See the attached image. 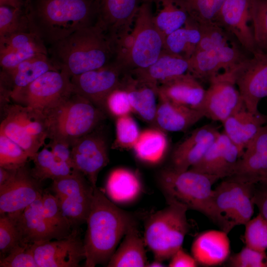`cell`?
I'll return each mask as SVG.
<instances>
[{
	"instance_id": "6da1fadb",
	"label": "cell",
	"mask_w": 267,
	"mask_h": 267,
	"mask_svg": "<svg viewBox=\"0 0 267 267\" xmlns=\"http://www.w3.org/2000/svg\"><path fill=\"white\" fill-rule=\"evenodd\" d=\"M83 241L85 267L107 265L121 238L136 223L131 214L120 209L95 187Z\"/></svg>"
},
{
	"instance_id": "7a4b0ae2",
	"label": "cell",
	"mask_w": 267,
	"mask_h": 267,
	"mask_svg": "<svg viewBox=\"0 0 267 267\" xmlns=\"http://www.w3.org/2000/svg\"><path fill=\"white\" fill-rule=\"evenodd\" d=\"M25 10L31 31L50 45L96 20L94 0H28Z\"/></svg>"
},
{
	"instance_id": "3957f363",
	"label": "cell",
	"mask_w": 267,
	"mask_h": 267,
	"mask_svg": "<svg viewBox=\"0 0 267 267\" xmlns=\"http://www.w3.org/2000/svg\"><path fill=\"white\" fill-rule=\"evenodd\" d=\"M51 60L70 78L100 68L115 56V44L96 23L51 45Z\"/></svg>"
},
{
	"instance_id": "277c9868",
	"label": "cell",
	"mask_w": 267,
	"mask_h": 267,
	"mask_svg": "<svg viewBox=\"0 0 267 267\" xmlns=\"http://www.w3.org/2000/svg\"><path fill=\"white\" fill-rule=\"evenodd\" d=\"M153 16L151 1L143 0L131 32L115 46L114 60L127 72L150 66L163 49L165 39L156 27Z\"/></svg>"
},
{
	"instance_id": "5b68a950",
	"label": "cell",
	"mask_w": 267,
	"mask_h": 267,
	"mask_svg": "<svg viewBox=\"0 0 267 267\" xmlns=\"http://www.w3.org/2000/svg\"><path fill=\"white\" fill-rule=\"evenodd\" d=\"M48 138L69 144L92 132L105 118L104 112L84 97L73 92L54 106L43 111Z\"/></svg>"
},
{
	"instance_id": "8992f818",
	"label": "cell",
	"mask_w": 267,
	"mask_h": 267,
	"mask_svg": "<svg viewBox=\"0 0 267 267\" xmlns=\"http://www.w3.org/2000/svg\"><path fill=\"white\" fill-rule=\"evenodd\" d=\"M217 177L188 169L180 171L172 168L163 170L159 181L168 202L181 204L198 211L209 220L212 216L213 184Z\"/></svg>"
},
{
	"instance_id": "52a82bcc",
	"label": "cell",
	"mask_w": 267,
	"mask_h": 267,
	"mask_svg": "<svg viewBox=\"0 0 267 267\" xmlns=\"http://www.w3.org/2000/svg\"><path fill=\"white\" fill-rule=\"evenodd\" d=\"M168 202L166 207L149 216L144 226L145 244L154 259L162 262L170 259L182 247L189 229L188 208L177 202Z\"/></svg>"
},
{
	"instance_id": "ba28073f",
	"label": "cell",
	"mask_w": 267,
	"mask_h": 267,
	"mask_svg": "<svg viewBox=\"0 0 267 267\" xmlns=\"http://www.w3.org/2000/svg\"><path fill=\"white\" fill-rule=\"evenodd\" d=\"M222 179L214 189L211 221L228 234L252 218L255 184L231 177Z\"/></svg>"
},
{
	"instance_id": "9c48e42d",
	"label": "cell",
	"mask_w": 267,
	"mask_h": 267,
	"mask_svg": "<svg viewBox=\"0 0 267 267\" xmlns=\"http://www.w3.org/2000/svg\"><path fill=\"white\" fill-rule=\"evenodd\" d=\"M0 133L19 145L31 159L48 138L46 118L40 110L14 103L6 107Z\"/></svg>"
},
{
	"instance_id": "30bf717a",
	"label": "cell",
	"mask_w": 267,
	"mask_h": 267,
	"mask_svg": "<svg viewBox=\"0 0 267 267\" xmlns=\"http://www.w3.org/2000/svg\"><path fill=\"white\" fill-rule=\"evenodd\" d=\"M52 188L61 209L72 227L86 222L93 196V187L81 172L53 180Z\"/></svg>"
},
{
	"instance_id": "8fae6325",
	"label": "cell",
	"mask_w": 267,
	"mask_h": 267,
	"mask_svg": "<svg viewBox=\"0 0 267 267\" xmlns=\"http://www.w3.org/2000/svg\"><path fill=\"white\" fill-rule=\"evenodd\" d=\"M73 92L71 78L66 73L60 70H50L10 98L15 103L44 111Z\"/></svg>"
},
{
	"instance_id": "7c38bea8",
	"label": "cell",
	"mask_w": 267,
	"mask_h": 267,
	"mask_svg": "<svg viewBox=\"0 0 267 267\" xmlns=\"http://www.w3.org/2000/svg\"><path fill=\"white\" fill-rule=\"evenodd\" d=\"M127 72L113 60L100 68L72 77L73 91L104 112L106 99L113 90L122 87Z\"/></svg>"
},
{
	"instance_id": "4fadbf2b",
	"label": "cell",
	"mask_w": 267,
	"mask_h": 267,
	"mask_svg": "<svg viewBox=\"0 0 267 267\" xmlns=\"http://www.w3.org/2000/svg\"><path fill=\"white\" fill-rule=\"evenodd\" d=\"M232 74L246 108L259 112L260 100L267 97V53L258 51L239 63Z\"/></svg>"
},
{
	"instance_id": "5bb4252c",
	"label": "cell",
	"mask_w": 267,
	"mask_h": 267,
	"mask_svg": "<svg viewBox=\"0 0 267 267\" xmlns=\"http://www.w3.org/2000/svg\"><path fill=\"white\" fill-rule=\"evenodd\" d=\"M202 110L205 117L222 123L228 117L245 107L236 88L232 70L218 73L209 80Z\"/></svg>"
},
{
	"instance_id": "9a60e30c",
	"label": "cell",
	"mask_w": 267,
	"mask_h": 267,
	"mask_svg": "<svg viewBox=\"0 0 267 267\" xmlns=\"http://www.w3.org/2000/svg\"><path fill=\"white\" fill-rule=\"evenodd\" d=\"M95 23L112 40L122 43L131 32L143 0H94Z\"/></svg>"
},
{
	"instance_id": "2e32d148",
	"label": "cell",
	"mask_w": 267,
	"mask_h": 267,
	"mask_svg": "<svg viewBox=\"0 0 267 267\" xmlns=\"http://www.w3.org/2000/svg\"><path fill=\"white\" fill-rule=\"evenodd\" d=\"M32 248L38 267H77L85 259L77 228L66 237L32 244Z\"/></svg>"
},
{
	"instance_id": "e0dca14e",
	"label": "cell",
	"mask_w": 267,
	"mask_h": 267,
	"mask_svg": "<svg viewBox=\"0 0 267 267\" xmlns=\"http://www.w3.org/2000/svg\"><path fill=\"white\" fill-rule=\"evenodd\" d=\"M74 169L83 174L93 188L99 172L108 163L105 138L94 131L80 137L71 145Z\"/></svg>"
},
{
	"instance_id": "ac0fdd59",
	"label": "cell",
	"mask_w": 267,
	"mask_h": 267,
	"mask_svg": "<svg viewBox=\"0 0 267 267\" xmlns=\"http://www.w3.org/2000/svg\"><path fill=\"white\" fill-rule=\"evenodd\" d=\"M40 182L25 165L17 169L12 178L0 185V214L21 212L40 198L43 193Z\"/></svg>"
},
{
	"instance_id": "d6986e66",
	"label": "cell",
	"mask_w": 267,
	"mask_h": 267,
	"mask_svg": "<svg viewBox=\"0 0 267 267\" xmlns=\"http://www.w3.org/2000/svg\"><path fill=\"white\" fill-rule=\"evenodd\" d=\"M248 58L233 42L214 48L195 51L188 60V72L198 80L208 81L220 70L231 71Z\"/></svg>"
},
{
	"instance_id": "ffe728a7",
	"label": "cell",
	"mask_w": 267,
	"mask_h": 267,
	"mask_svg": "<svg viewBox=\"0 0 267 267\" xmlns=\"http://www.w3.org/2000/svg\"><path fill=\"white\" fill-rule=\"evenodd\" d=\"M249 21V0H225L214 23L235 38L242 48L254 54L260 50Z\"/></svg>"
},
{
	"instance_id": "44dd1931",
	"label": "cell",
	"mask_w": 267,
	"mask_h": 267,
	"mask_svg": "<svg viewBox=\"0 0 267 267\" xmlns=\"http://www.w3.org/2000/svg\"><path fill=\"white\" fill-rule=\"evenodd\" d=\"M240 157L238 148L222 132L202 159L189 169L223 179L231 176Z\"/></svg>"
},
{
	"instance_id": "7402d4cb",
	"label": "cell",
	"mask_w": 267,
	"mask_h": 267,
	"mask_svg": "<svg viewBox=\"0 0 267 267\" xmlns=\"http://www.w3.org/2000/svg\"><path fill=\"white\" fill-rule=\"evenodd\" d=\"M229 177L254 184L267 178V123L246 147Z\"/></svg>"
},
{
	"instance_id": "603a6c76",
	"label": "cell",
	"mask_w": 267,
	"mask_h": 267,
	"mask_svg": "<svg viewBox=\"0 0 267 267\" xmlns=\"http://www.w3.org/2000/svg\"><path fill=\"white\" fill-rule=\"evenodd\" d=\"M40 54H47L45 44L32 31L0 37V64L3 71L11 70Z\"/></svg>"
},
{
	"instance_id": "cb8c5ba5",
	"label": "cell",
	"mask_w": 267,
	"mask_h": 267,
	"mask_svg": "<svg viewBox=\"0 0 267 267\" xmlns=\"http://www.w3.org/2000/svg\"><path fill=\"white\" fill-rule=\"evenodd\" d=\"M220 133L216 127L211 124L196 129L173 150L171 168L183 171L194 166L202 159Z\"/></svg>"
},
{
	"instance_id": "d4e9b609",
	"label": "cell",
	"mask_w": 267,
	"mask_h": 267,
	"mask_svg": "<svg viewBox=\"0 0 267 267\" xmlns=\"http://www.w3.org/2000/svg\"><path fill=\"white\" fill-rule=\"evenodd\" d=\"M41 198L21 212L7 214L16 224L21 243L32 244L60 239L44 217Z\"/></svg>"
},
{
	"instance_id": "484cf974",
	"label": "cell",
	"mask_w": 267,
	"mask_h": 267,
	"mask_svg": "<svg viewBox=\"0 0 267 267\" xmlns=\"http://www.w3.org/2000/svg\"><path fill=\"white\" fill-rule=\"evenodd\" d=\"M191 252L198 265L205 267L221 265L230 257L228 233L221 229L204 231L193 241Z\"/></svg>"
},
{
	"instance_id": "4316f807",
	"label": "cell",
	"mask_w": 267,
	"mask_h": 267,
	"mask_svg": "<svg viewBox=\"0 0 267 267\" xmlns=\"http://www.w3.org/2000/svg\"><path fill=\"white\" fill-rule=\"evenodd\" d=\"M205 92L206 89L198 79L188 72L165 81L158 86V95L174 103L200 110Z\"/></svg>"
},
{
	"instance_id": "83f0119b",
	"label": "cell",
	"mask_w": 267,
	"mask_h": 267,
	"mask_svg": "<svg viewBox=\"0 0 267 267\" xmlns=\"http://www.w3.org/2000/svg\"><path fill=\"white\" fill-rule=\"evenodd\" d=\"M56 70L60 69L47 54H40L23 61L11 70L2 71L1 79L8 88L5 94L10 98L45 72Z\"/></svg>"
},
{
	"instance_id": "f1b7e54d",
	"label": "cell",
	"mask_w": 267,
	"mask_h": 267,
	"mask_svg": "<svg viewBox=\"0 0 267 267\" xmlns=\"http://www.w3.org/2000/svg\"><path fill=\"white\" fill-rule=\"evenodd\" d=\"M223 132L238 148L241 156L245 149L267 123V115L253 113L246 107L236 112L222 123Z\"/></svg>"
},
{
	"instance_id": "f546056e",
	"label": "cell",
	"mask_w": 267,
	"mask_h": 267,
	"mask_svg": "<svg viewBox=\"0 0 267 267\" xmlns=\"http://www.w3.org/2000/svg\"><path fill=\"white\" fill-rule=\"evenodd\" d=\"M188 60L163 49L158 59L144 68L128 72L137 81L158 87L161 83L188 72Z\"/></svg>"
},
{
	"instance_id": "4dcf8cb0",
	"label": "cell",
	"mask_w": 267,
	"mask_h": 267,
	"mask_svg": "<svg viewBox=\"0 0 267 267\" xmlns=\"http://www.w3.org/2000/svg\"><path fill=\"white\" fill-rule=\"evenodd\" d=\"M158 95L155 126L163 131L184 132L205 117L202 110L174 103Z\"/></svg>"
},
{
	"instance_id": "1f68e13d",
	"label": "cell",
	"mask_w": 267,
	"mask_h": 267,
	"mask_svg": "<svg viewBox=\"0 0 267 267\" xmlns=\"http://www.w3.org/2000/svg\"><path fill=\"white\" fill-rule=\"evenodd\" d=\"M122 87L126 90L133 112L144 121L155 126L158 87L137 81L127 72Z\"/></svg>"
},
{
	"instance_id": "d6a6232c",
	"label": "cell",
	"mask_w": 267,
	"mask_h": 267,
	"mask_svg": "<svg viewBox=\"0 0 267 267\" xmlns=\"http://www.w3.org/2000/svg\"><path fill=\"white\" fill-rule=\"evenodd\" d=\"M106 190L111 201L124 205L135 201L140 196L142 185L137 174L126 168H118L108 176Z\"/></svg>"
},
{
	"instance_id": "836d02e7",
	"label": "cell",
	"mask_w": 267,
	"mask_h": 267,
	"mask_svg": "<svg viewBox=\"0 0 267 267\" xmlns=\"http://www.w3.org/2000/svg\"><path fill=\"white\" fill-rule=\"evenodd\" d=\"M144 241L136 223L128 230L119 247L107 265L108 267H143L148 264Z\"/></svg>"
},
{
	"instance_id": "e575fe53",
	"label": "cell",
	"mask_w": 267,
	"mask_h": 267,
	"mask_svg": "<svg viewBox=\"0 0 267 267\" xmlns=\"http://www.w3.org/2000/svg\"><path fill=\"white\" fill-rule=\"evenodd\" d=\"M169 146L164 131L158 128L147 129L140 132L133 147L134 154L140 161L156 164L165 157Z\"/></svg>"
},
{
	"instance_id": "d590c367",
	"label": "cell",
	"mask_w": 267,
	"mask_h": 267,
	"mask_svg": "<svg viewBox=\"0 0 267 267\" xmlns=\"http://www.w3.org/2000/svg\"><path fill=\"white\" fill-rule=\"evenodd\" d=\"M201 38L200 26L189 18L184 25L168 35L163 49L188 60Z\"/></svg>"
},
{
	"instance_id": "8d00e7d4",
	"label": "cell",
	"mask_w": 267,
	"mask_h": 267,
	"mask_svg": "<svg viewBox=\"0 0 267 267\" xmlns=\"http://www.w3.org/2000/svg\"><path fill=\"white\" fill-rule=\"evenodd\" d=\"M155 6L153 11L154 23L164 39L183 27L189 17L174 0H149ZM165 42V41H164Z\"/></svg>"
},
{
	"instance_id": "74e56055",
	"label": "cell",
	"mask_w": 267,
	"mask_h": 267,
	"mask_svg": "<svg viewBox=\"0 0 267 267\" xmlns=\"http://www.w3.org/2000/svg\"><path fill=\"white\" fill-rule=\"evenodd\" d=\"M34 167L32 175L40 182L46 179L52 180L71 174L75 170L66 163L56 158L50 149L44 147L31 159Z\"/></svg>"
},
{
	"instance_id": "f35d334b",
	"label": "cell",
	"mask_w": 267,
	"mask_h": 267,
	"mask_svg": "<svg viewBox=\"0 0 267 267\" xmlns=\"http://www.w3.org/2000/svg\"><path fill=\"white\" fill-rule=\"evenodd\" d=\"M187 13L189 18L199 25L214 23L225 0H174Z\"/></svg>"
},
{
	"instance_id": "ab89813d",
	"label": "cell",
	"mask_w": 267,
	"mask_h": 267,
	"mask_svg": "<svg viewBox=\"0 0 267 267\" xmlns=\"http://www.w3.org/2000/svg\"><path fill=\"white\" fill-rule=\"evenodd\" d=\"M42 202L43 212L47 221L60 239L71 233V224L65 216L55 195L43 193Z\"/></svg>"
},
{
	"instance_id": "60d3db41",
	"label": "cell",
	"mask_w": 267,
	"mask_h": 267,
	"mask_svg": "<svg viewBox=\"0 0 267 267\" xmlns=\"http://www.w3.org/2000/svg\"><path fill=\"white\" fill-rule=\"evenodd\" d=\"M249 14L256 46L267 53V0H249Z\"/></svg>"
},
{
	"instance_id": "b9f144b4",
	"label": "cell",
	"mask_w": 267,
	"mask_h": 267,
	"mask_svg": "<svg viewBox=\"0 0 267 267\" xmlns=\"http://www.w3.org/2000/svg\"><path fill=\"white\" fill-rule=\"evenodd\" d=\"M31 31L24 8L0 5V37Z\"/></svg>"
},
{
	"instance_id": "7bdbcfd3",
	"label": "cell",
	"mask_w": 267,
	"mask_h": 267,
	"mask_svg": "<svg viewBox=\"0 0 267 267\" xmlns=\"http://www.w3.org/2000/svg\"><path fill=\"white\" fill-rule=\"evenodd\" d=\"M115 131L113 147L118 149L133 148L140 133L136 122L130 115L117 118Z\"/></svg>"
},
{
	"instance_id": "ee69618b",
	"label": "cell",
	"mask_w": 267,
	"mask_h": 267,
	"mask_svg": "<svg viewBox=\"0 0 267 267\" xmlns=\"http://www.w3.org/2000/svg\"><path fill=\"white\" fill-rule=\"evenodd\" d=\"M28 158V154L19 145L0 133V167L17 169L25 166Z\"/></svg>"
},
{
	"instance_id": "f6af8a7d",
	"label": "cell",
	"mask_w": 267,
	"mask_h": 267,
	"mask_svg": "<svg viewBox=\"0 0 267 267\" xmlns=\"http://www.w3.org/2000/svg\"><path fill=\"white\" fill-rule=\"evenodd\" d=\"M243 239L246 246L263 252L267 250V220L258 214L245 225Z\"/></svg>"
},
{
	"instance_id": "bcb514c9",
	"label": "cell",
	"mask_w": 267,
	"mask_h": 267,
	"mask_svg": "<svg viewBox=\"0 0 267 267\" xmlns=\"http://www.w3.org/2000/svg\"><path fill=\"white\" fill-rule=\"evenodd\" d=\"M199 26L201 38L195 51L214 48L228 44V41H231L232 36L215 23Z\"/></svg>"
},
{
	"instance_id": "7dc6e473",
	"label": "cell",
	"mask_w": 267,
	"mask_h": 267,
	"mask_svg": "<svg viewBox=\"0 0 267 267\" xmlns=\"http://www.w3.org/2000/svg\"><path fill=\"white\" fill-rule=\"evenodd\" d=\"M20 243V234L14 220L7 214H0V254L4 257Z\"/></svg>"
},
{
	"instance_id": "c3c4849f",
	"label": "cell",
	"mask_w": 267,
	"mask_h": 267,
	"mask_svg": "<svg viewBox=\"0 0 267 267\" xmlns=\"http://www.w3.org/2000/svg\"><path fill=\"white\" fill-rule=\"evenodd\" d=\"M0 267H38L32 244L21 243L1 258Z\"/></svg>"
},
{
	"instance_id": "681fc988",
	"label": "cell",
	"mask_w": 267,
	"mask_h": 267,
	"mask_svg": "<svg viewBox=\"0 0 267 267\" xmlns=\"http://www.w3.org/2000/svg\"><path fill=\"white\" fill-rule=\"evenodd\" d=\"M232 267H267L266 252L258 251L247 246L230 256L226 261Z\"/></svg>"
},
{
	"instance_id": "f907efd6",
	"label": "cell",
	"mask_w": 267,
	"mask_h": 267,
	"mask_svg": "<svg viewBox=\"0 0 267 267\" xmlns=\"http://www.w3.org/2000/svg\"><path fill=\"white\" fill-rule=\"evenodd\" d=\"M104 111L117 118L130 115L133 112L128 93L122 86L107 96L104 103Z\"/></svg>"
},
{
	"instance_id": "816d5d0a",
	"label": "cell",
	"mask_w": 267,
	"mask_h": 267,
	"mask_svg": "<svg viewBox=\"0 0 267 267\" xmlns=\"http://www.w3.org/2000/svg\"><path fill=\"white\" fill-rule=\"evenodd\" d=\"M45 146L49 148L56 158L66 163L74 169L71 147L69 144L58 140L50 139Z\"/></svg>"
},
{
	"instance_id": "f5cc1de1",
	"label": "cell",
	"mask_w": 267,
	"mask_h": 267,
	"mask_svg": "<svg viewBox=\"0 0 267 267\" xmlns=\"http://www.w3.org/2000/svg\"><path fill=\"white\" fill-rule=\"evenodd\" d=\"M253 201L259 214L267 220V178L255 184Z\"/></svg>"
},
{
	"instance_id": "db71d44e",
	"label": "cell",
	"mask_w": 267,
	"mask_h": 267,
	"mask_svg": "<svg viewBox=\"0 0 267 267\" xmlns=\"http://www.w3.org/2000/svg\"><path fill=\"white\" fill-rule=\"evenodd\" d=\"M168 265L170 267H196L198 264L192 255L181 247L173 254Z\"/></svg>"
},
{
	"instance_id": "11a10c76",
	"label": "cell",
	"mask_w": 267,
	"mask_h": 267,
	"mask_svg": "<svg viewBox=\"0 0 267 267\" xmlns=\"http://www.w3.org/2000/svg\"><path fill=\"white\" fill-rule=\"evenodd\" d=\"M28 0H0V5H6L17 8H24Z\"/></svg>"
},
{
	"instance_id": "9f6ffc18",
	"label": "cell",
	"mask_w": 267,
	"mask_h": 267,
	"mask_svg": "<svg viewBox=\"0 0 267 267\" xmlns=\"http://www.w3.org/2000/svg\"><path fill=\"white\" fill-rule=\"evenodd\" d=\"M147 267H165L162 261L155 259L153 262L147 264Z\"/></svg>"
}]
</instances>
